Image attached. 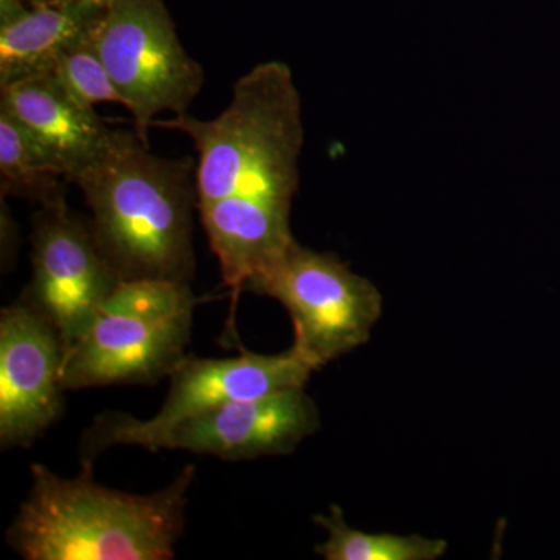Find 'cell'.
Masks as SVG:
<instances>
[{
	"instance_id": "6da1fadb",
	"label": "cell",
	"mask_w": 560,
	"mask_h": 560,
	"mask_svg": "<svg viewBox=\"0 0 560 560\" xmlns=\"http://www.w3.org/2000/svg\"><path fill=\"white\" fill-rule=\"evenodd\" d=\"M91 228L121 282L195 276L197 162L158 156L138 131L113 130L102 153L72 179Z\"/></svg>"
},
{
	"instance_id": "7a4b0ae2",
	"label": "cell",
	"mask_w": 560,
	"mask_h": 560,
	"mask_svg": "<svg viewBox=\"0 0 560 560\" xmlns=\"http://www.w3.org/2000/svg\"><path fill=\"white\" fill-rule=\"evenodd\" d=\"M27 499L7 545L27 560H171L186 526L195 467L156 492L138 495L94 480L92 463L75 478L31 466Z\"/></svg>"
},
{
	"instance_id": "3957f363",
	"label": "cell",
	"mask_w": 560,
	"mask_h": 560,
	"mask_svg": "<svg viewBox=\"0 0 560 560\" xmlns=\"http://www.w3.org/2000/svg\"><path fill=\"white\" fill-rule=\"evenodd\" d=\"M184 132L198 153V209L230 197L293 208L304 124L300 92L285 62L254 66L213 119L189 114L154 120Z\"/></svg>"
},
{
	"instance_id": "277c9868",
	"label": "cell",
	"mask_w": 560,
	"mask_h": 560,
	"mask_svg": "<svg viewBox=\"0 0 560 560\" xmlns=\"http://www.w3.org/2000/svg\"><path fill=\"white\" fill-rule=\"evenodd\" d=\"M195 307L191 283L121 282L66 352L62 389L154 385L168 378L187 355Z\"/></svg>"
},
{
	"instance_id": "5b68a950",
	"label": "cell",
	"mask_w": 560,
	"mask_h": 560,
	"mask_svg": "<svg viewBox=\"0 0 560 560\" xmlns=\"http://www.w3.org/2000/svg\"><path fill=\"white\" fill-rule=\"evenodd\" d=\"M245 291L279 301L294 329L291 349L313 371L366 345L383 312V298L370 279L350 270L335 254L296 241Z\"/></svg>"
},
{
	"instance_id": "8992f818",
	"label": "cell",
	"mask_w": 560,
	"mask_h": 560,
	"mask_svg": "<svg viewBox=\"0 0 560 560\" xmlns=\"http://www.w3.org/2000/svg\"><path fill=\"white\" fill-rule=\"evenodd\" d=\"M91 38L143 138L158 116L186 114L200 94L205 70L184 49L165 0H116Z\"/></svg>"
},
{
	"instance_id": "52a82bcc",
	"label": "cell",
	"mask_w": 560,
	"mask_h": 560,
	"mask_svg": "<svg viewBox=\"0 0 560 560\" xmlns=\"http://www.w3.org/2000/svg\"><path fill=\"white\" fill-rule=\"evenodd\" d=\"M312 372L293 349L278 355L243 352L230 359L186 355L168 375L167 399L153 418L140 420L124 412H105L94 420L81 440L83 463H94L95 456L116 445L153 451L162 434L184 420L230 401L305 386Z\"/></svg>"
},
{
	"instance_id": "ba28073f",
	"label": "cell",
	"mask_w": 560,
	"mask_h": 560,
	"mask_svg": "<svg viewBox=\"0 0 560 560\" xmlns=\"http://www.w3.org/2000/svg\"><path fill=\"white\" fill-rule=\"evenodd\" d=\"M39 206L31 237L32 279L21 300L54 327L66 355L121 280L90 220L70 209L65 190Z\"/></svg>"
},
{
	"instance_id": "9c48e42d",
	"label": "cell",
	"mask_w": 560,
	"mask_h": 560,
	"mask_svg": "<svg viewBox=\"0 0 560 560\" xmlns=\"http://www.w3.org/2000/svg\"><path fill=\"white\" fill-rule=\"evenodd\" d=\"M65 348L22 300L0 312V445L31 447L61 418Z\"/></svg>"
},
{
	"instance_id": "30bf717a",
	"label": "cell",
	"mask_w": 560,
	"mask_h": 560,
	"mask_svg": "<svg viewBox=\"0 0 560 560\" xmlns=\"http://www.w3.org/2000/svg\"><path fill=\"white\" fill-rule=\"evenodd\" d=\"M319 410L305 386L221 405L162 434L154 451H183L224 460L290 455L319 430Z\"/></svg>"
},
{
	"instance_id": "8fae6325",
	"label": "cell",
	"mask_w": 560,
	"mask_h": 560,
	"mask_svg": "<svg viewBox=\"0 0 560 560\" xmlns=\"http://www.w3.org/2000/svg\"><path fill=\"white\" fill-rule=\"evenodd\" d=\"M0 91V108L46 150L70 183L105 149L113 130L50 72L13 81Z\"/></svg>"
},
{
	"instance_id": "7c38bea8",
	"label": "cell",
	"mask_w": 560,
	"mask_h": 560,
	"mask_svg": "<svg viewBox=\"0 0 560 560\" xmlns=\"http://www.w3.org/2000/svg\"><path fill=\"white\" fill-rule=\"evenodd\" d=\"M198 212L224 285L235 296L296 241L291 232V208L287 206L230 197Z\"/></svg>"
},
{
	"instance_id": "4fadbf2b",
	"label": "cell",
	"mask_w": 560,
	"mask_h": 560,
	"mask_svg": "<svg viewBox=\"0 0 560 560\" xmlns=\"http://www.w3.org/2000/svg\"><path fill=\"white\" fill-rule=\"evenodd\" d=\"M103 10L77 5H38L0 27V88L49 72L55 58L79 39Z\"/></svg>"
},
{
	"instance_id": "5bb4252c",
	"label": "cell",
	"mask_w": 560,
	"mask_h": 560,
	"mask_svg": "<svg viewBox=\"0 0 560 560\" xmlns=\"http://www.w3.org/2000/svg\"><path fill=\"white\" fill-rule=\"evenodd\" d=\"M313 521L327 533V539L315 548L316 555L326 560H436L448 548L445 540L416 534H370L350 528L337 504Z\"/></svg>"
},
{
	"instance_id": "9a60e30c",
	"label": "cell",
	"mask_w": 560,
	"mask_h": 560,
	"mask_svg": "<svg viewBox=\"0 0 560 560\" xmlns=\"http://www.w3.org/2000/svg\"><path fill=\"white\" fill-rule=\"evenodd\" d=\"M0 176L2 194L39 202L62 190L65 175L46 150L0 108Z\"/></svg>"
},
{
	"instance_id": "2e32d148",
	"label": "cell",
	"mask_w": 560,
	"mask_h": 560,
	"mask_svg": "<svg viewBox=\"0 0 560 560\" xmlns=\"http://www.w3.org/2000/svg\"><path fill=\"white\" fill-rule=\"evenodd\" d=\"M91 27L58 54L49 72L75 101L88 108H95L101 103L124 106L119 91L95 49Z\"/></svg>"
},
{
	"instance_id": "e0dca14e",
	"label": "cell",
	"mask_w": 560,
	"mask_h": 560,
	"mask_svg": "<svg viewBox=\"0 0 560 560\" xmlns=\"http://www.w3.org/2000/svg\"><path fill=\"white\" fill-rule=\"evenodd\" d=\"M2 268L13 267L14 256H16L18 249V241H20V235H18V226L14 223L13 217H11L9 208H7L5 202H3L2 198Z\"/></svg>"
},
{
	"instance_id": "ac0fdd59",
	"label": "cell",
	"mask_w": 560,
	"mask_h": 560,
	"mask_svg": "<svg viewBox=\"0 0 560 560\" xmlns=\"http://www.w3.org/2000/svg\"><path fill=\"white\" fill-rule=\"evenodd\" d=\"M31 9L25 0H0V27L20 21Z\"/></svg>"
},
{
	"instance_id": "d6986e66",
	"label": "cell",
	"mask_w": 560,
	"mask_h": 560,
	"mask_svg": "<svg viewBox=\"0 0 560 560\" xmlns=\"http://www.w3.org/2000/svg\"><path fill=\"white\" fill-rule=\"evenodd\" d=\"M113 2H116V0H39L38 5H77L86 7V9L105 10Z\"/></svg>"
},
{
	"instance_id": "ffe728a7",
	"label": "cell",
	"mask_w": 560,
	"mask_h": 560,
	"mask_svg": "<svg viewBox=\"0 0 560 560\" xmlns=\"http://www.w3.org/2000/svg\"><path fill=\"white\" fill-rule=\"evenodd\" d=\"M25 2H27L31 7H35L38 5L39 0H25Z\"/></svg>"
}]
</instances>
